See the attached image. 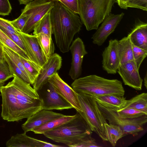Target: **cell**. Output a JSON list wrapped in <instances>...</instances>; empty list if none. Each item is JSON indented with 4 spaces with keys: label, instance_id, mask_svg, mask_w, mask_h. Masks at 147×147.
<instances>
[{
    "label": "cell",
    "instance_id": "obj_3",
    "mask_svg": "<svg viewBox=\"0 0 147 147\" xmlns=\"http://www.w3.org/2000/svg\"><path fill=\"white\" fill-rule=\"evenodd\" d=\"M71 86L77 93L94 97L108 94L123 96L125 92L121 81L107 79L95 75L78 78L74 80Z\"/></svg>",
    "mask_w": 147,
    "mask_h": 147
},
{
    "label": "cell",
    "instance_id": "obj_6",
    "mask_svg": "<svg viewBox=\"0 0 147 147\" xmlns=\"http://www.w3.org/2000/svg\"><path fill=\"white\" fill-rule=\"evenodd\" d=\"M77 93L81 109V111L78 113L92 131L103 141H108L104 126L105 124L107 123V121L100 110L94 97L88 94Z\"/></svg>",
    "mask_w": 147,
    "mask_h": 147
},
{
    "label": "cell",
    "instance_id": "obj_1",
    "mask_svg": "<svg viewBox=\"0 0 147 147\" xmlns=\"http://www.w3.org/2000/svg\"><path fill=\"white\" fill-rule=\"evenodd\" d=\"M13 76L6 85L0 86L1 116L9 122L28 118L42 109V101L37 91L16 75Z\"/></svg>",
    "mask_w": 147,
    "mask_h": 147
},
{
    "label": "cell",
    "instance_id": "obj_32",
    "mask_svg": "<svg viewBox=\"0 0 147 147\" xmlns=\"http://www.w3.org/2000/svg\"><path fill=\"white\" fill-rule=\"evenodd\" d=\"M134 61L139 70L142 62L147 55V51L137 47L132 44Z\"/></svg>",
    "mask_w": 147,
    "mask_h": 147
},
{
    "label": "cell",
    "instance_id": "obj_30",
    "mask_svg": "<svg viewBox=\"0 0 147 147\" xmlns=\"http://www.w3.org/2000/svg\"><path fill=\"white\" fill-rule=\"evenodd\" d=\"M3 47L4 51L22 71L25 76L30 80L31 82L29 76L21 60L20 56L8 47L4 46H3Z\"/></svg>",
    "mask_w": 147,
    "mask_h": 147
},
{
    "label": "cell",
    "instance_id": "obj_39",
    "mask_svg": "<svg viewBox=\"0 0 147 147\" xmlns=\"http://www.w3.org/2000/svg\"><path fill=\"white\" fill-rule=\"evenodd\" d=\"M12 7L9 0H0V15H9L11 11Z\"/></svg>",
    "mask_w": 147,
    "mask_h": 147
},
{
    "label": "cell",
    "instance_id": "obj_7",
    "mask_svg": "<svg viewBox=\"0 0 147 147\" xmlns=\"http://www.w3.org/2000/svg\"><path fill=\"white\" fill-rule=\"evenodd\" d=\"M97 104L102 113L109 124L119 126L126 135L131 134L136 136L144 130L143 127L147 123V115L134 118L124 119L119 117L115 111Z\"/></svg>",
    "mask_w": 147,
    "mask_h": 147
},
{
    "label": "cell",
    "instance_id": "obj_4",
    "mask_svg": "<svg viewBox=\"0 0 147 147\" xmlns=\"http://www.w3.org/2000/svg\"><path fill=\"white\" fill-rule=\"evenodd\" d=\"M92 133L87 123L77 112L73 119L43 134L54 142L71 147L79 140L91 135Z\"/></svg>",
    "mask_w": 147,
    "mask_h": 147
},
{
    "label": "cell",
    "instance_id": "obj_5",
    "mask_svg": "<svg viewBox=\"0 0 147 147\" xmlns=\"http://www.w3.org/2000/svg\"><path fill=\"white\" fill-rule=\"evenodd\" d=\"M78 14L89 31L97 30L110 13L116 0H78Z\"/></svg>",
    "mask_w": 147,
    "mask_h": 147
},
{
    "label": "cell",
    "instance_id": "obj_13",
    "mask_svg": "<svg viewBox=\"0 0 147 147\" xmlns=\"http://www.w3.org/2000/svg\"><path fill=\"white\" fill-rule=\"evenodd\" d=\"M102 67L109 74H116L120 65L118 40L111 39L102 52Z\"/></svg>",
    "mask_w": 147,
    "mask_h": 147
},
{
    "label": "cell",
    "instance_id": "obj_33",
    "mask_svg": "<svg viewBox=\"0 0 147 147\" xmlns=\"http://www.w3.org/2000/svg\"><path fill=\"white\" fill-rule=\"evenodd\" d=\"M0 29L13 42L25 52L27 55V50L20 35H18L0 26Z\"/></svg>",
    "mask_w": 147,
    "mask_h": 147
},
{
    "label": "cell",
    "instance_id": "obj_45",
    "mask_svg": "<svg viewBox=\"0 0 147 147\" xmlns=\"http://www.w3.org/2000/svg\"><path fill=\"white\" fill-rule=\"evenodd\" d=\"M8 80L6 79L4 80H0V86L4 85L5 82Z\"/></svg>",
    "mask_w": 147,
    "mask_h": 147
},
{
    "label": "cell",
    "instance_id": "obj_21",
    "mask_svg": "<svg viewBox=\"0 0 147 147\" xmlns=\"http://www.w3.org/2000/svg\"><path fill=\"white\" fill-rule=\"evenodd\" d=\"M76 116L65 115L51 120L44 124L36 127L32 131L36 134H43L44 133L53 130L63 124L70 121Z\"/></svg>",
    "mask_w": 147,
    "mask_h": 147
},
{
    "label": "cell",
    "instance_id": "obj_17",
    "mask_svg": "<svg viewBox=\"0 0 147 147\" xmlns=\"http://www.w3.org/2000/svg\"><path fill=\"white\" fill-rule=\"evenodd\" d=\"M64 115L50 110L42 109L27 118V120L22 125V127L24 132L26 133L32 131L35 128L50 121Z\"/></svg>",
    "mask_w": 147,
    "mask_h": 147
},
{
    "label": "cell",
    "instance_id": "obj_14",
    "mask_svg": "<svg viewBox=\"0 0 147 147\" xmlns=\"http://www.w3.org/2000/svg\"><path fill=\"white\" fill-rule=\"evenodd\" d=\"M69 50L71 54L72 61L69 75L74 80L78 78L81 74L83 58L88 53L83 42L80 38L73 41Z\"/></svg>",
    "mask_w": 147,
    "mask_h": 147
},
{
    "label": "cell",
    "instance_id": "obj_19",
    "mask_svg": "<svg viewBox=\"0 0 147 147\" xmlns=\"http://www.w3.org/2000/svg\"><path fill=\"white\" fill-rule=\"evenodd\" d=\"M134 45L147 51V24L140 22L136 24L127 36Z\"/></svg>",
    "mask_w": 147,
    "mask_h": 147
},
{
    "label": "cell",
    "instance_id": "obj_26",
    "mask_svg": "<svg viewBox=\"0 0 147 147\" xmlns=\"http://www.w3.org/2000/svg\"><path fill=\"white\" fill-rule=\"evenodd\" d=\"M35 36L42 51L47 60L54 53V45L52 38L42 33Z\"/></svg>",
    "mask_w": 147,
    "mask_h": 147
},
{
    "label": "cell",
    "instance_id": "obj_11",
    "mask_svg": "<svg viewBox=\"0 0 147 147\" xmlns=\"http://www.w3.org/2000/svg\"><path fill=\"white\" fill-rule=\"evenodd\" d=\"M48 82L60 95L73 106L77 112L81 111L77 93L61 78L57 72L49 78Z\"/></svg>",
    "mask_w": 147,
    "mask_h": 147
},
{
    "label": "cell",
    "instance_id": "obj_40",
    "mask_svg": "<svg viewBox=\"0 0 147 147\" xmlns=\"http://www.w3.org/2000/svg\"><path fill=\"white\" fill-rule=\"evenodd\" d=\"M0 26L19 35L18 31L13 27L9 20L0 17Z\"/></svg>",
    "mask_w": 147,
    "mask_h": 147
},
{
    "label": "cell",
    "instance_id": "obj_8",
    "mask_svg": "<svg viewBox=\"0 0 147 147\" xmlns=\"http://www.w3.org/2000/svg\"><path fill=\"white\" fill-rule=\"evenodd\" d=\"M54 0H35L27 4L21 14L26 17L25 24L21 32L29 34L36 23L53 7Z\"/></svg>",
    "mask_w": 147,
    "mask_h": 147
},
{
    "label": "cell",
    "instance_id": "obj_38",
    "mask_svg": "<svg viewBox=\"0 0 147 147\" xmlns=\"http://www.w3.org/2000/svg\"><path fill=\"white\" fill-rule=\"evenodd\" d=\"M73 12L78 14V0H57Z\"/></svg>",
    "mask_w": 147,
    "mask_h": 147
},
{
    "label": "cell",
    "instance_id": "obj_12",
    "mask_svg": "<svg viewBox=\"0 0 147 147\" xmlns=\"http://www.w3.org/2000/svg\"><path fill=\"white\" fill-rule=\"evenodd\" d=\"M62 59L59 54L54 53L42 67L40 73L32 85L38 91L48 82L49 78L61 68Z\"/></svg>",
    "mask_w": 147,
    "mask_h": 147
},
{
    "label": "cell",
    "instance_id": "obj_44",
    "mask_svg": "<svg viewBox=\"0 0 147 147\" xmlns=\"http://www.w3.org/2000/svg\"><path fill=\"white\" fill-rule=\"evenodd\" d=\"M144 85L146 89H147V74L146 72V75L144 78Z\"/></svg>",
    "mask_w": 147,
    "mask_h": 147
},
{
    "label": "cell",
    "instance_id": "obj_29",
    "mask_svg": "<svg viewBox=\"0 0 147 147\" xmlns=\"http://www.w3.org/2000/svg\"><path fill=\"white\" fill-rule=\"evenodd\" d=\"M4 54L5 60L7 63L11 73L13 75H16L27 84H31L30 80L4 51Z\"/></svg>",
    "mask_w": 147,
    "mask_h": 147
},
{
    "label": "cell",
    "instance_id": "obj_25",
    "mask_svg": "<svg viewBox=\"0 0 147 147\" xmlns=\"http://www.w3.org/2000/svg\"><path fill=\"white\" fill-rule=\"evenodd\" d=\"M108 141L113 147L116 145L117 141L126 135L119 126L111 124H104Z\"/></svg>",
    "mask_w": 147,
    "mask_h": 147
},
{
    "label": "cell",
    "instance_id": "obj_42",
    "mask_svg": "<svg viewBox=\"0 0 147 147\" xmlns=\"http://www.w3.org/2000/svg\"><path fill=\"white\" fill-rule=\"evenodd\" d=\"M5 61L3 46L0 45V62H3Z\"/></svg>",
    "mask_w": 147,
    "mask_h": 147
},
{
    "label": "cell",
    "instance_id": "obj_31",
    "mask_svg": "<svg viewBox=\"0 0 147 147\" xmlns=\"http://www.w3.org/2000/svg\"><path fill=\"white\" fill-rule=\"evenodd\" d=\"M120 117L124 119H131L138 117L144 115V113L129 108H123L119 110H113Z\"/></svg>",
    "mask_w": 147,
    "mask_h": 147
},
{
    "label": "cell",
    "instance_id": "obj_2",
    "mask_svg": "<svg viewBox=\"0 0 147 147\" xmlns=\"http://www.w3.org/2000/svg\"><path fill=\"white\" fill-rule=\"evenodd\" d=\"M50 11L51 22L55 41L63 53L68 52L75 35L80 31L82 23L78 14L54 0Z\"/></svg>",
    "mask_w": 147,
    "mask_h": 147
},
{
    "label": "cell",
    "instance_id": "obj_41",
    "mask_svg": "<svg viewBox=\"0 0 147 147\" xmlns=\"http://www.w3.org/2000/svg\"><path fill=\"white\" fill-rule=\"evenodd\" d=\"M129 0H116V2L117 3L119 7L122 9H127V4Z\"/></svg>",
    "mask_w": 147,
    "mask_h": 147
},
{
    "label": "cell",
    "instance_id": "obj_24",
    "mask_svg": "<svg viewBox=\"0 0 147 147\" xmlns=\"http://www.w3.org/2000/svg\"><path fill=\"white\" fill-rule=\"evenodd\" d=\"M33 31L34 35L42 33L52 37L53 32L50 11L46 14L36 23Z\"/></svg>",
    "mask_w": 147,
    "mask_h": 147
},
{
    "label": "cell",
    "instance_id": "obj_22",
    "mask_svg": "<svg viewBox=\"0 0 147 147\" xmlns=\"http://www.w3.org/2000/svg\"><path fill=\"white\" fill-rule=\"evenodd\" d=\"M118 44L120 64L134 61L132 43L129 38L127 36L123 38L118 40Z\"/></svg>",
    "mask_w": 147,
    "mask_h": 147
},
{
    "label": "cell",
    "instance_id": "obj_36",
    "mask_svg": "<svg viewBox=\"0 0 147 147\" xmlns=\"http://www.w3.org/2000/svg\"><path fill=\"white\" fill-rule=\"evenodd\" d=\"M26 21V17L21 14L19 17L9 22L13 27L17 30L21 32Z\"/></svg>",
    "mask_w": 147,
    "mask_h": 147
},
{
    "label": "cell",
    "instance_id": "obj_23",
    "mask_svg": "<svg viewBox=\"0 0 147 147\" xmlns=\"http://www.w3.org/2000/svg\"><path fill=\"white\" fill-rule=\"evenodd\" d=\"M132 108L147 114V93H142L127 100L126 105L123 108Z\"/></svg>",
    "mask_w": 147,
    "mask_h": 147
},
{
    "label": "cell",
    "instance_id": "obj_28",
    "mask_svg": "<svg viewBox=\"0 0 147 147\" xmlns=\"http://www.w3.org/2000/svg\"><path fill=\"white\" fill-rule=\"evenodd\" d=\"M20 59L29 76L32 85L38 75L41 68L21 56Z\"/></svg>",
    "mask_w": 147,
    "mask_h": 147
},
{
    "label": "cell",
    "instance_id": "obj_15",
    "mask_svg": "<svg viewBox=\"0 0 147 147\" xmlns=\"http://www.w3.org/2000/svg\"><path fill=\"white\" fill-rule=\"evenodd\" d=\"M18 32L31 61L42 68L48 60L42 51L36 37L34 35Z\"/></svg>",
    "mask_w": 147,
    "mask_h": 147
},
{
    "label": "cell",
    "instance_id": "obj_35",
    "mask_svg": "<svg viewBox=\"0 0 147 147\" xmlns=\"http://www.w3.org/2000/svg\"><path fill=\"white\" fill-rule=\"evenodd\" d=\"M13 75L11 72L9 65L5 61L2 63L0 62V80L9 79L13 78Z\"/></svg>",
    "mask_w": 147,
    "mask_h": 147
},
{
    "label": "cell",
    "instance_id": "obj_9",
    "mask_svg": "<svg viewBox=\"0 0 147 147\" xmlns=\"http://www.w3.org/2000/svg\"><path fill=\"white\" fill-rule=\"evenodd\" d=\"M45 88L42 87L37 91L42 101V109L62 110L73 108V106L55 90L49 82Z\"/></svg>",
    "mask_w": 147,
    "mask_h": 147
},
{
    "label": "cell",
    "instance_id": "obj_18",
    "mask_svg": "<svg viewBox=\"0 0 147 147\" xmlns=\"http://www.w3.org/2000/svg\"><path fill=\"white\" fill-rule=\"evenodd\" d=\"M7 147H61L58 145L27 136L26 133L12 136L6 144Z\"/></svg>",
    "mask_w": 147,
    "mask_h": 147
},
{
    "label": "cell",
    "instance_id": "obj_37",
    "mask_svg": "<svg viewBox=\"0 0 147 147\" xmlns=\"http://www.w3.org/2000/svg\"><path fill=\"white\" fill-rule=\"evenodd\" d=\"M128 7L135 8L147 11V0H129Z\"/></svg>",
    "mask_w": 147,
    "mask_h": 147
},
{
    "label": "cell",
    "instance_id": "obj_34",
    "mask_svg": "<svg viewBox=\"0 0 147 147\" xmlns=\"http://www.w3.org/2000/svg\"><path fill=\"white\" fill-rule=\"evenodd\" d=\"M100 147L96 143L95 139L91 137V135L86 136L79 140L71 147Z\"/></svg>",
    "mask_w": 147,
    "mask_h": 147
},
{
    "label": "cell",
    "instance_id": "obj_43",
    "mask_svg": "<svg viewBox=\"0 0 147 147\" xmlns=\"http://www.w3.org/2000/svg\"><path fill=\"white\" fill-rule=\"evenodd\" d=\"M35 0H18L20 4L26 5L28 3Z\"/></svg>",
    "mask_w": 147,
    "mask_h": 147
},
{
    "label": "cell",
    "instance_id": "obj_27",
    "mask_svg": "<svg viewBox=\"0 0 147 147\" xmlns=\"http://www.w3.org/2000/svg\"><path fill=\"white\" fill-rule=\"evenodd\" d=\"M0 45L8 47L21 57L31 61L26 53L13 42L0 29Z\"/></svg>",
    "mask_w": 147,
    "mask_h": 147
},
{
    "label": "cell",
    "instance_id": "obj_16",
    "mask_svg": "<svg viewBox=\"0 0 147 147\" xmlns=\"http://www.w3.org/2000/svg\"><path fill=\"white\" fill-rule=\"evenodd\" d=\"M134 61L120 64L117 72L125 85L137 90H142L143 80Z\"/></svg>",
    "mask_w": 147,
    "mask_h": 147
},
{
    "label": "cell",
    "instance_id": "obj_10",
    "mask_svg": "<svg viewBox=\"0 0 147 147\" xmlns=\"http://www.w3.org/2000/svg\"><path fill=\"white\" fill-rule=\"evenodd\" d=\"M124 13L115 14L110 13L104 19L91 38L93 44L100 46L113 33L123 18Z\"/></svg>",
    "mask_w": 147,
    "mask_h": 147
},
{
    "label": "cell",
    "instance_id": "obj_20",
    "mask_svg": "<svg viewBox=\"0 0 147 147\" xmlns=\"http://www.w3.org/2000/svg\"><path fill=\"white\" fill-rule=\"evenodd\" d=\"M97 103L108 109L119 110L126 105V97L108 94L94 97Z\"/></svg>",
    "mask_w": 147,
    "mask_h": 147
}]
</instances>
